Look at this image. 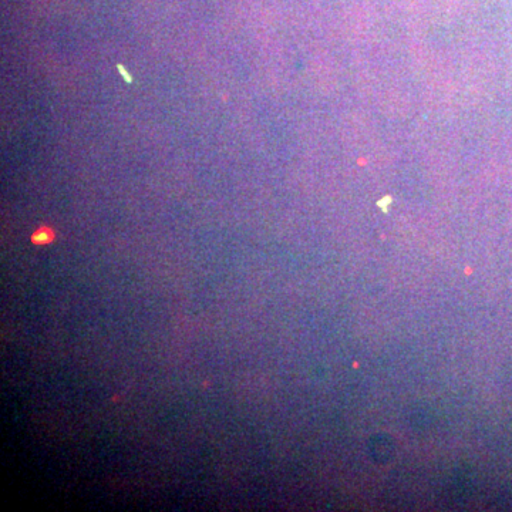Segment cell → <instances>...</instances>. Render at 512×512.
<instances>
[{"mask_svg": "<svg viewBox=\"0 0 512 512\" xmlns=\"http://www.w3.org/2000/svg\"><path fill=\"white\" fill-rule=\"evenodd\" d=\"M55 239V232L50 228L37 229L35 234L32 235V242L36 245H46Z\"/></svg>", "mask_w": 512, "mask_h": 512, "instance_id": "1", "label": "cell"}]
</instances>
